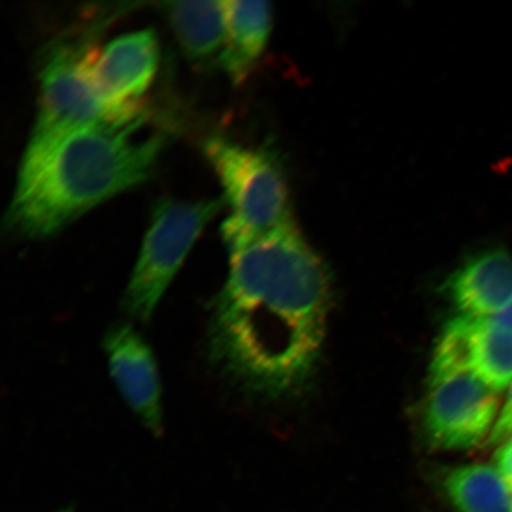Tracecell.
Returning <instances> with one entry per match:
<instances>
[{"label": "cell", "instance_id": "1", "mask_svg": "<svg viewBox=\"0 0 512 512\" xmlns=\"http://www.w3.org/2000/svg\"><path fill=\"white\" fill-rule=\"evenodd\" d=\"M209 323L211 360L254 392L285 393L310 374L326 334L331 279L296 224L229 252Z\"/></svg>", "mask_w": 512, "mask_h": 512}, {"label": "cell", "instance_id": "2", "mask_svg": "<svg viewBox=\"0 0 512 512\" xmlns=\"http://www.w3.org/2000/svg\"><path fill=\"white\" fill-rule=\"evenodd\" d=\"M146 113L124 123L96 124L30 138L4 228L44 239L152 174L166 143L140 136Z\"/></svg>", "mask_w": 512, "mask_h": 512}, {"label": "cell", "instance_id": "3", "mask_svg": "<svg viewBox=\"0 0 512 512\" xmlns=\"http://www.w3.org/2000/svg\"><path fill=\"white\" fill-rule=\"evenodd\" d=\"M204 153L232 210L221 227L229 252L294 223L290 189L272 152L211 137L204 144Z\"/></svg>", "mask_w": 512, "mask_h": 512}, {"label": "cell", "instance_id": "4", "mask_svg": "<svg viewBox=\"0 0 512 512\" xmlns=\"http://www.w3.org/2000/svg\"><path fill=\"white\" fill-rule=\"evenodd\" d=\"M222 207V200H162L156 204L124 293L123 309L127 316L149 322L191 247Z\"/></svg>", "mask_w": 512, "mask_h": 512}, {"label": "cell", "instance_id": "5", "mask_svg": "<svg viewBox=\"0 0 512 512\" xmlns=\"http://www.w3.org/2000/svg\"><path fill=\"white\" fill-rule=\"evenodd\" d=\"M499 412L498 394L477 379L456 352L438 343L424 414L430 444L446 451L470 450L488 441Z\"/></svg>", "mask_w": 512, "mask_h": 512}, {"label": "cell", "instance_id": "6", "mask_svg": "<svg viewBox=\"0 0 512 512\" xmlns=\"http://www.w3.org/2000/svg\"><path fill=\"white\" fill-rule=\"evenodd\" d=\"M87 47L83 43L57 42L42 56L38 112L30 138L89 125L124 123L143 114L126 115L102 98L86 68Z\"/></svg>", "mask_w": 512, "mask_h": 512}, {"label": "cell", "instance_id": "7", "mask_svg": "<svg viewBox=\"0 0 512 512\" xmlns=\"http://www.w3.org/2000/svg\"><path fill=\"white\" fill-rule=\"evenodd\" d=\"M159 44L155 30L114 38L105 47L88 46L85 64L102 98L126 115L144 113L142 99L157 73Z\"/></svg>", "mask_w": 512, "mask_h": 512}, {"label": "cell", "instance_id": "8", "mask_svg": "<svg viewBox=\"0 0 512 512\" xmlns=\"http://www.w3.org/2000/svg\"><path fill=\"white\" fill-rule=\"evenodd\" d=\"M105 351L111 374L127 405L156 437L163 434L162 387L150 345L128 324L106 332Z\"/></svg>", "mask_w": 512, "mask_h": 512}, {"label": "cell", "instance_id": "9", "mask_svg": "<svg viewBox=\"0 0 512 512\" xmlns=\"http://www.w3.org/2000/svg\"><path fill=\"white\" fill-rule=\"evenodd\" d=\"M446 288L459 316L494 317L512 297V256L503 249L473 255L451 275Z\"/></svg>", "mask_w": 512, "mask_h": 512}, {"label": "cell", "instance_id": "10", "mask_svg": "<svg viewBox=\"0 0 512 512\" xmlns=\"http://www.w3.org/2000/svg\"><path fill=\"white\" fill-rule=\"evenodd\" d=\"M445 331L462 355L467 369L497 394L512 382V334L490 318L458 316Z\"/></svg>", "mask_w": 512, "mask_h": 512}, {"label": "cell", "instance_id": "11", "mask_svg": "<svg viewBox=\"0 0 512 512\" xmlns=\"http://www.w3.org/2000/svg\"><path fill=\"white\" fill-rule=\"evenodd\" d=\"M227 40L220 56L221 66L235 85L247 79L266 49L273 25L268 2H224Z\"/></svg>", "mask_w": 512, "mask_h": 512}, {"label": "cell", "instance_id": "12", "mask_svg": "<svg viewBox=\"0 0 512 512\" xmlns=\"http://www.w3.org/2000/svg\"><path fill=\"white\" fill-rule=\"evenodd\" d=\"M166 6L178 41L192 61L220 59L227 40L224 2H175Z\"/></svg>", "mask_w": 512, "mask_h": 512}, {"label": "cell", "instance_id": "13", "mask_svg": "<svg viewBox=\"0 0 512 512\" xmlns=\"http://www.w3.org/2000/svg\"><path fill=\"white\" fill-rule=\"evenodd\" d=\"M448 499L459 512H512V489L497 467H454L443 480Z\"/></svg>", "mask_w": 512, "mask_h": 512}, {"label": "cell", "instance_id": "14", "mask_svg": "<svg viewBox=\"0 0 512 512\" xmlns=\"http://www.w3.org/2000/svg\"><path fill=\"white\" fill-rule=\"evenodd\" d=\"M512 435V382L508 388L507 398L501 407L496 425L492 430L486 445L494 447L499 446L508 440Z\"/></svg>", "mask_w": 512, "mask_h": 512}, {"label": "cell", "instance_id": "15", "mask_svg": "<svg viewBox=\"0 0 512 512\" xmlns=\"http://www.w3.org/2000/svg\"><path fill=\"white\" fill-rule=\"evenodd\" d=\"M495 466L512 489V435L498 446L495 454Z\"/></svg>", "mask_w": 512, "mask_h": 512}, {"label": "cell", "instance_id": "16", "mask_svg": "<svg viewBox=\"0 0 512 512\" xmlns=\"http://www.w3.org/2000/svg\"><path fill=\"white\" fill-rule=\"evenodd\" d=\"M495 323L501 325L502 328L507 329L512 334V297L503 307V309L496 313L494 317H490Z\"/></svg>", "mask_w": 512, "mask_h": 512}]
</instances>
